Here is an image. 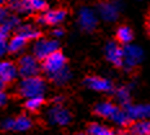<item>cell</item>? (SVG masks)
<instances>
[{
    "instance_id": "cell-1",
    "label": "cell",
    "mask_w": 150,
    "mask_h": 135,
    "mask_svg": "<svg viewBox=\"0 0 150 135\" xmlns=\"http://www.w3.org/2000/svg\"><path fill=\"white\" fill-rule=\"evenodd\" d=\"M45 90V84L40 76L27 77L23 78V81L18 85L17 93L21 98H35V97H42V94Z\"/></svg>"
},
{
    "instance_id": "cell-2",
    "label": "cell",
    "mask_w": 150,
    "mask_h": 135,
    "mask_svg": "<svg viewBox=\"0 0 150 135\" xmlns=\"http://www.w3.org/2000/svg\"><path fill=\"white\" fill-rule=\"evenodd\" d=\"M47 7L45 0H7V8L14 12H44Z\"/></svg>"
},
{
    "instance_id": "cell-3",
    "label": "cell",
    "mask_w": 150,
    "mask_h": 135,
    "mask_svg": "<svg viewBox=\"0 0 150 135\" xmlns=\"http://www.w3.org/2000/svg\"><path fill=\"white\" fill-rule=\"evenodd\" d=\"M66 63H67V59L66 57L64 55V53L61 52L60 49L53 52L52 54H49L44 61L42 62V66H43V70L48 73H58L66 67Z\"/></svg>"
},
{
    "instance_id": "cell-4",
    "label": "cell",
    "mask_w": 150,
    "mask_h": 135,
    "mask_svg": "<svg viewBox=\"0 0 150 135\" xmlns=\"http://www.w3.org/2000/svg\"><path fill=\"white\" fill-rule=\"evenodd\" d=\"M144 58V52L137 45H126L123 46V66L127 70H133L136 66L140 64V62Z\"/></svg>"
},
{
    "instance_id": "cell-5",
    "label": "cell",
    "mask_w": 150,
    "mask_h": 135,
    "mask_svg": "<svg viewBox=\"0 0 150 135\" xmlns=\"http://www.w3.org/2000/svg\"><path fill=\"white\" fill-rule=\"evenodd\" d=\"M17 71L20 72V75L23 78L38 76L40 71V67L38 66V61L35 59V57H31V55H25V57L20 58L17 61Z\"/></svg>"
},
{
    "instance_id": "cell-6",
    "label": "cell",
    "mask_w": 150,
    "mask_h": 135,
    "mask_svg": "<svg viewBox=\"0 0 150 135\" xmlns=\"http://www.w3.org/2000/svg\"><path fill=\"white\" fill-rule=\"evenodd\" d=\"M119 1L117 0H104L98 4V13L105 21H115L119 15Z\"/></svg>"
},
{
    "instance_id": "cell-7",
    "label": "cell",
    "mask_w": 150,
    "mask_h": 135,
    "mask_svg": "<svg viewBox=\"0 0 150 135\" xmlns=\"http://www.w3.org/2000/svg\"><path fill=\"white\" fill-rule=\"evenodd\" d=\"M131 121L150 120V104H127L123 107Z\"/></svg>"
},
{
    "instance_id": "cell-8",
    "label": "cell",
    "mask_w": 150,
    "mask_h": 135,
    "mask_svg": "<svg viewBox=\"0 0 150 135\" xmlns=\"http://www.w3.org/2000/svg\"><path fill=\"white\" fill-rule=\"evenodd\" d=\"M56 50H58V43L54 41V40H42V41H38L35 48H34L35 59L38 62H43L49 54H52Z\"/></svg>"
},
{
    "instance_id": "cell-9",
    "label": "cell",
    "mask_w": 150,
    "mask_h": 135,
    "mask_svg": "<svg viewBox=\"0 0 150 135\" xmlns=\"http://www.w3.org/2000/svg\"><path fill=\"white\" fill-rule=\"evenodd\" d=\"M106 58L115 67L123 66V48L117 41H111L106 45Z\"/></svg>"
},
{
    "instance_id": "cell-10",
    "label": "cell",
    "mask_w": 150,
    "mask_h": 135,
    "mask_svg": "<svg viewBox=\"0 0 150 135\" xmlns=\"http://www.w3.org/2000/svg\"><path fill=\"white\" fill-rule=\"evenodd\" d=\"M86 86H88L89 89L96 90V92H104V93H109L112 92L114 86H112L111 81L109 78L105 77H100V76H89L84 80Z\"/></svg>"
},
{
    "instance_id": "cell-11",
    "label": "cell",
    "mask_w": 150,
    "mask_h": 135,
    "mask_svg": "<svg viewBox=\"0 0 150 135\" xmlns=\"http://www.w3.org/2000/svg\"><path fill=\"white\" fill-rule=\"evenodd\" d=\"M67 12L65 9H52L45 12L44 14H40L38 17V22L44 24H57L66 18Z\"/></svg>"
},
{
    "instance_id": "cell-12",
    "label": "cell",
    "mask_w": 150,
    "mask_h": 135,
    "mask_svg": "<svg viewBox=\"0 0 150 135\" xmlns=\"http://www.w3.org/2000/svg\"><path fill=\"white\" fill-rule=\"evenodd\" d=\"M79 23L84 30L92 31L97 24V15L89 8H83L79 14Z\"/></svg>"
},
{
    "instance_id": "cell-13",
    "label": "cell",
    "mask_w": 150,
    "mask_h": 135,
    "mask_svg": "<svg viewBox=\"0 0 150 135\" xmlns=\"http://www.w3.org/2000/svg\"><path fill=\"white\" fill-rule=\"evenodd\" d=\"M119 109H120V107L117 106L112 102H101L95 107V113L101 116V117L112 120V117L117 115V112L119 111Z\"/></svg>"
},
{
    "instance_id": "cell-14",
    "label": "cell",
    "mask_w": 150,
    "mask_h": 135,
    "mask_svg": "<svg viewBox=\"0 0 150 135\" xmlns=\"http://www.w3.org/2000/svg\"><path fill=\"white\" fill-rule=\"evenodd\" d=\"M17 73V67L11 62H0V80L4 84L11 83Z\"/></svg>"
},
{
    "instance_id": "cell-15",
    "label": "cell",
    "mask_w": 150,
    "mask_h": 135,
    "mask_svg": "<svg viewBox=\"0 0 150 135\" xmlns=\"http://www.w3.org/2000/svg\"><path fill=\"white\" fill-rule=\"evenodd\" d=\"M115 39H117V43L120 44V45L126 46L129 45L133 40V31L129 26H120L118 27L117 32H115Z\"/></svg>"
},
{
    "instance_id": "cell-16",
    "label": "cell",
    "mask_w": 150,
    "mask_h": 135,
    "mask_svg": "<svg viewBox=\"0 0 150 135\" xmlns=\"http://www.w3.org/2000/svg\"><path fill=\"white\" fill-rule=\"evenodd\" d=\"M127 129L132 135H150V120L133 121Z\"/></svg>"
},
{
    "instance_id": "cell-17",
    "label": "cell",
    "mask_w": 150,
    "mask_h": 135,
    "mask_svg": "<svg viewBox=\"0 0 150 135\" xmlns=\"http://www.w3.org/2000/svg\"><path fill=\"white\" fill-rule=\"evenodd\" d=\"M87 134L88 135H117L114 130H111V129L106 127L101 124H97V122H93V124L88 125Z\"/></svg>"
},
{
    "instance_id": "cell-18",
    "label": "cell",
    "mask_w": 150,
    "mask_h": 135,
    "mask_svg": "<svg viewBox=\"0 0 150 135\" xmlns=\"http://www.w3.org/2000/svg\"><path fill=\"white\" fill-rule=\"evenodd\" d=\"M27 41H29V40H27L26 37H23L22 35H20V34H16L11 39V43H9V45H8V52L9 53L18 52L21 48H23V46L26 45Z\"/></svg>"
},
{
    "instance_id": "cell-19",
    "label": "cell",
    "mask_w": 150,
    "mask_h": 135,
    "mask_svg": "<svg viewBox=\"0 0 150 135\" xmlns=\"http://www.w3.org/2000/svg\"><path fill=\"white\" fill-rule=\"evenodd\" d=\"M17 34H20V35H22L23 37H26L27 40L39 39V37L42 36V32H39V31L34 30L31 26H22L20 30H18Z\"/></svg>"
},
{
    "instance_id": "cell-20",
    "label": "cell",
    "mask_w": 150,
    "mask_h": 135,
    "mask_svg": "<svg viewBox=\"0 0 150 135\" xmlns=\"http://www.w3.org/2000/svg\"><path fill=\"white\" fill-rule=\"evenodd\" d=\"M44 103H45V99L43 98V97H35V98H30L27 100V102L25 103V107L31 112H36Z\"/></svg>"
},
{
    "instance_id": "cell-21",
    "label": "cell",
    "mask_w": 150,
    "mask_h": 135,
    "mask_svg": "<svg viewBox=\"0 0 150 135\" xmlns=\"http://www.w3.org/2000/svg\"><path fill=\"white\" fill-rule=\"evenodd\" d=\"M11 126L12 129H17V130H26V129H29L31 126V122L27 117L22 116V117H18L17 120H14L12 122Z\"/></svg>"
},
{
    "instance_id": "cell-22",
    "label": "cell",
    "mask_w": 150,
    "mask_h": 135,
    "mask_svg": "<svg viewBox=\"0 0 150 135\" xmlns=\"http://www.w3.org/2000/svg\"><path fill=\"white\" fill-rule=\"evenodd\" d=\"M115 95H117L118 100L122 103V106H123V107L127 106V104H129L131 97H129V92H128L127 87H120V89H118L117 92H115Z\"/></svg>"
},
{
    "instance_id": "cell-23",
    "label": "cell",
    "mask_w": 150,
    "mask_h": 135,
    "mask_svg": "<svg viewBox=\"0 0 150 135\" xmlns=\"http://www.w3.org/2000/svg\"><path fill=\"white\" fill-rule=\"evenodd\" d=\"M9 31H11V27L7 26V24H0V41H5L7 36L9 35Z\"/></svg>"
},
{
    "instance_id": "cell-24",
    "label": "cell",
    "mask_w": 150,
    "mask_h": 135,
    "mask_svg": "<svg viewBox=\"0 0 150 135\" xmlns=\"http://www.w3.org/2000/svg\"><path fill=\"white\" fill-rule=\"evenodd\" d=\"M9 18V14H8V8L4 7V5H0V23H4Z\"/></svg>"
},
{
    "instance_id": "cell-25",
    "label": "cell",
    "mask_w": 150,
    "mask_h": 135,
    "mask_svg": "<svg viewBox=\"0 0 150 135\" xmlns=\"http://www.w3.org/2000/svg\"><path fill=\"white\" fill-rule=\"evenodd\" d=\"M146 32L150 36V15L148 17V20H146Z\"/></svg>"
},
{
    "instance_id": "cell-26",
    "label": "cell",
    "mask_w": 150,
    "mask_h": 135,
    "mask_svg": "<svg viewBox=\"0 0 150 135\" xmlns=\"http://www.w3.org/2000/svg\"><path fill=\"white\" fill-rule=\"evenodd\" d=\"M5 50V41H0V54Z\"/></svg>"
},
{
    "instance_id": "cell-27",
    "label": "cell",
    "mask_w": 150,
    "mask_h": 135,
    "mask_svg": "<svg viewBox=\"0 0 150 135\" xmlns=\"http://www.w3.org/2000/svg\"><path fill=\"white\" fill-rule=\"evenodd\" d=\"M4 102H5V95L3 93H0V106L4 104Z\"/></svg>"
},
{
    "instance_id": "cell-28",
    "label": "cell",
    "mask_w": 150,
    "mask_h": 135,
    "mask_svg": "<svg viewBox=\"0 0 150 135\" xmlns=\"http://www.w3.org/2000/svg\"><path fill=\"white\" fill-rule=\"evenodd\" d=\"M118 135H132V134H131L129 130L127 129V130H124V131H119V133H118Z\"/></svg>"
},
{
    "instance_id": "cell-29",
    "label": "cell",
    "mask_w": 150,
    "mask_h": 135,
    "mask_svg": "<svg viewBox=\"0 0 150 135\" xmlns=\"http://www.w3.org/2000/svg\"><path fill=\"white\" fill-rule=\"evenodd\" d=\"M53 34H54L56 36H61L62 34H64V31H62V30H56V31H54V32H53Z\"/></svg>"
},
{
    "instance_id": "cell-30",
    "label": "cell",
    "mask_w": 150,
    "mask_h": 135,
    "mask_svg": "<svg viewBox=\"0 0 150 135\" xmlns=\"http://www.w3.org/2000/svg\"><path fill=\"white\" fill-rule=\"evenodd\" d=\"M7 3V0H0V5H3V4H5Z\"/></svg>"
},
{
    "instance_id": "cell-31",
    "label": "cell",
    "mask_w": 150,
    "mask_h": 135,
    "mask_svg": "<svg viewBox=\"0 0 150 135\" xmlns=\"http://www.w3.org/2000/svg\"><path fill=\"white\" fill-rule=\"evenodd\" d=\"M79 135H88V134H79Z\"/></svg>"
}]
</instances>
